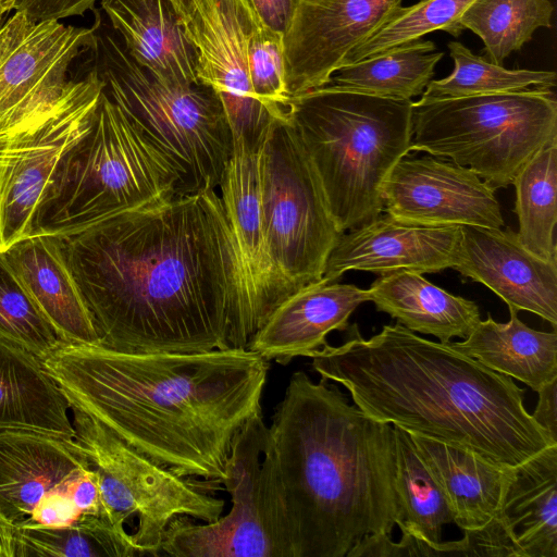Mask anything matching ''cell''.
<instances>
[{
  "label": "cell",
  "instance_id": "8fae6325",
  "mask_svg": "<svg viewBox=\"0 0 557 557\" xmlns=\"http://www.w3.org/2000/svg\"><path fill=\"white\" fill-rule=\"evenodd\" d=\"M262 412L237 434L222 481L232 507L213 522L178 516L168 525L159 556L292 557L284 517L265 450Z\"/></svg>",
  "mask_w": 557,
  "mask_h": 557
},
{
  "label": "cell",
  "instance_id": "ffe728a7",
  "mask_svg": "<svg viewBox=\"0 0 557 557\" xmlns=\"http://www.w3.org/2000/svg\"><path fill=\"white\" fill-rule=\"evenodd\" d=\"M461 226L454 269L490 288L508 308L532 312L557 324V261L527 249L509 227Z\"/></svg>",
  "mask_w": 557,
  "mask_h": 557
},
{
  "label": "cell",
  "instance_id": "74e56055",
  "mask_svg": "<svg viewBox=\"0 0 557 557\" xmlns=\"http://www.w3.org/2000/svg\"><path fill=\"white\" fill-rule=\"evenodd\" d=\"M99 0H15L14 10L33 21H60L83 15Z\"/></svg>",
  "mask_w": 557,
  "mask_h": 557
},
{
  "label": "cell",
  "instance_id": "ab89813d",
  "mask_svg": "<svg viewBox=\"0 0 557 557\" xmlns=\"http://www.w3.org/2000/svg\"><path fill=\"white\" fill-rule=\"evenodd\" d=\"M537 393L539 400L532 417L557 442V379Z\"/></svg>",
  "mask_w": 557,
  "mask_h": 557
},
{
  "label": "cell",
  "instance_id": "ee69618b",
  "mask_svg": "<svg viewBox=\"0 0 557 557\" xmlns=\"http://www.w3.org/2000/svg\"><path fill=\"white\" fill-rule=\"evenodd\" d=\"M10 11L14 10L15 0H0Z\"/></svg>",
  "mask_w": 557,
  "mask_h": 557
},
{
  "label": "cell",
  "instance_id": "7c38bea8",
  "mask_svg": "<svg viewBox=\"0 0 557 557\" xmlns=\"http://www.w3.org/2000/svg\"><path fill=\"white\" fill-rule=\"evenodd\" d=\"M104 88L98 70L69 81L53 109L13 136L0 165V249L33 233L38 205L65 152L88 131Z\"/></svg>",
  "mask_w": 557,
  "mask_h": 557
},
{
  "label": "cell",
  "instance_id": "5b68a950",
  "mask_svg": "<svg viewBox=\"0 0 557 557\" xmlns=\"http://www.w3.org/2000/svg\"><path fill=\"white\" fill-rule=\"evenodd\" d=\"M412 103L330 85L289 99L288 119L343 232L383 212L382 184L410 151Z\"/></svg>",
  "mask_w": 557,
  "mask_h": 557
},
{
  "label": "cell",
  "instance_id": "f6af8a7d",
  "mask_svg": "<svg viewBox=\"0 0 557 557\" xmlns=\"http://www.w3.org/2000/svg\"><path fill=\"white\" fill-rule=\"evenodd\" d=\"M11 11L0 1V14L1 15H7L9 14Z\"/></svg>",
  "mask_w": 557,
  "mask_h": 557
},
{
  "label": "cell",
  "instance_id": "d6986e66",
  "mask_svg": "<svg viewBox=\"0 0 557 557\" xmlns=\"http://www.w3.org/2000/svg\"><path fill=\"white\" fill-rule=\"evenodd\" d=\"M460 243V225H423L381 213L341 235L322 280L335 282L349 270L381 275L396 270L437 273L454 269Z\"/></svg>",
  "mask_w": 557,
  "mask_h": 557
},
{
  "label": "cell",
  "instance_id": "44dd1931",
  "mask_svg": "<svg viewBox=\"0 0 557 557\" xmlns=\"http://www.w3.org/2000/svg\"><path fill=\"white\" fill-rule=\"evenodd\" d=\"M366 301H370L368 289L321 280L286 298L247 348L282 366L297 357L310 358L327 344L329 333L348 329L351 313Z\"/></svg>",
  "mask_w": 557,
  "mask_h": 557
},
{
  "label": "cell",
  "instance_id": "277c9868",
  "mask_svg": "<svg viewBox=\"0 0 557 557\" xmlns=\"http://www.w3.org/2000/svg\"><path fill=\"white\" fill-rule=\"evenodd\" d=\"M326 382L294 372L268 426L292 557H346L401 521L393 425Z\"/></svg>",
  "mask_w": 557,
  "mask_h": 557
},
{
  "label": "cell",
  "instance_id": "484cf974",
  "mask_svg": "<svg viewBox=\"0 0 557 557\" xmlns=\"http://www.w3.org/2000/svg\"><path fill=\"white\" fill-rule=\"evenodd\" d=\"M28 430L71 440V405L42 360L0 335V431Z\"/></svg>",
  "mask_w": 557,
  "mask_h": 557
},
{
  "label": "cell",
  "instance_id": "d4e9b609",
  "mask_svg": "<svg viewBox=\"0 0 557 557\" xmlns=\"http://www.w3.org/2000/svg\"><path fill=\"white\" fill-rule=\"evenodd\" d=\"M440 484L462 531L484 527L497 513L513 468L491 462L459 446L409 433Z\"/></svg>",
  "mask_w": 557,
  "mask_h": 557
},
{
  "label": "cell",
  "instance_id": "836d02e7",
  "mask_svg": "<svg viewBox=\"0 0 557 557\" xmlns=\"http://www.w3.org/2000/svg\"><path fill=\"white\" fill-rule=\"evenodd\" d=\"M454 70L450 75L432 79L421 99L458 98L473 95L556 87L553 71L509 70L480 55L458 41L448 44Z\"/></svg>",
  "mask_w": 557,
  "mask_h": 557
},
{
  "label": "cell",
  "instance_id": "ba28073f",
  "mask_svg": "<svg viewBox=\"0 0 557 557\" xmlns=\"http://www.w3.org/2000/svg\"><path fill=\"white\" fill-rule=\"evenodd\" d=\"M410 151H424L469 168L495 190L557 138L552 89L413 101Z\"/></svg>",
  "mask_w": 557,
  "mask_h": 557
},
{
  "label": "cell",
  "instance_id": "e0dca14e",
  "mask_svg": "<svg viewBox=\"0 0 557 557\" xmlns=\"http://www.w3.org/2000/svg\"><path fill=\"white\" fill-rule=\"evenodd\" d=\"M381 196L383 211L411 223L505 225L493 187L469 168L430 153L399 159L385 177Z\"/></svg>",
  "mask_w": 557,
  "mask_h": 557
},
{
  "label": "cell",
  "instance_id": "b9f144b4",
  "mask_svg": "<svg viewBox=\"0 0 557 557\" xmlns=\"http://www.w3.org/2000/svg\"><path fill=\"white\" fill-rule=\"evenodd\" d=\"M178 14L181 21L185 18L194 9L198 0H169Z\"/></svg>",
  "mask_w": 557,
  "mask_h": 557
},
{
  "label": "cell",
  "instance_id": "60d3db41",
  "mask_svg": "<svg viewBox=\"0 0 557 557\" xmlns=\"http://www.w3.org/2000/svg\"><path fill=\"white\" fill-rule=\"evenodd\" d=\"M0 557H14V529L0 513Z\"/></svg>",
  "mask_w": 557,
  "mask_h": 557
},
{
  "label": "cell",
  "instance_id": "cb8c5ba5",
  "mask_svg": "<svg viewBox=\"0 0 557 557\" xmlns=\"http://www.w3.org/2000/svg\"><path fill=\"white\" fill-rule=\"evenodd\" d=\"M493 520L517 557H557V445L513 468Z\"/></svg>",
  "mask_w": 557,
  "mask_h": 557
},
{
  "label": "cell",
  "instance_id": "bcb514c9",
  "mask_svg": "<svg viewBox=\"0 0 557 557\" xmlns=\"http://www.w3.org/2000/svg\"><path fill=\"white\" fill-rule=\"evenodd\" d=\"M4 16H5V15H1V14H0V25L4 22Z\"/></svg>",
  "mask_w": 557,
  "mask_h": 557
},
{
  "label": "cell",
  "instance_id": "ac0fdd59",
  "mask_svg": "<svg viewBox=\"0 0 557 557\" xmlns=\"http://www.w3.org/2000/svg\"><path fill=\"white\" fill-rule=\"evenodd\" d=\"M261 148L233 140V154L219 186L244 273L245 347L271 313L298 290L276 268L268 247L261 209Z\"/></svg>",
  "mask_w": 557,
  "mask_h": 557
},
{
  "label": "cell",
  "instance_id": "7a4b0ae2",
  "mask_svg": "<svg viewBox=\"0 0 557 557\" xmlns=\"http://www.w3.org/2000/svg\"><path fill=\"white\" fill-rule=\"evenodd\" d=\"M269 363L247 347L141 352L69 343L42 360L71 406L176 474L221 485L237 434L262 412Z\"/></svg>",
  "mask_w": 557,
  "mask_h": 557
},
{
  "label": "cell",
  "instance_id": "4316f807",
  "mask_svg": "<svg viewBox=\"0 0 557 557\" xmlns=\"http://www.w3.org/2000/svg\"><path fill=\"white\" fill-rule=\"evenodd\" d=\"M370 301L406 329L441 343L466 338L480 319L478 305L455 296L411 270L381 274L368 289Z\"/></svg>",
  "mask_w": 557,
  "mask_h": 557
},
{
  "label": "cell",
  "instance_id": "9c48e42d",
  "mask_svg": "<svg viewBox=\"0 0 557 557\" xmlns=\"http://www.w3.org/2000/svg\"><path fill=\"white\" fill-rule=\"evenodd\" d=\"M72 440L95 472L107 508L126 523L145 556H159L163 534L178 516L213 522L225 502L212 495L216 481L185 478L150 459L100 422L71 406Z\"/></svg>",
  "mask_w": 557,
  "mask_h": 557
},
{
  "label": "cell",
  "instance_id": "3957f363",
  "mask_svg": "<svg viewBox=\"0 0 557 557\" xmlns=\"http://www.w3.org/2000/svg\"><path fill=\"white\" fill-rule=\"evenodd\" d=\"M339 346L315 351L312 369L341 384L369 417L408 433L467 448L515 468L557 442L533 419L510 376L450 342L423 338L399 323L363 338L354 324Z\"/></svg>",
  "mask_w": 557,
  "mask_h": 557
},
{
  "label": "cell",
  "instance_id": "603a6c76",
  "mask_svg": "<svg viewBox=\"0 0 557 557\" xmlns=\"http://www.w3.org/2000/svg\"><path fill=\"white\" fill-rule=\"evenodd\" d=\"M126 52L156 76L198 83L197 52L169 0H100Z\"/></svg>",
  "mask_w": 557,
  "mask_h": 557
},
{
  "label": "cell",
  "instance_id": "d6a6232c",
  "mask_svg": "<svg viewBox=\"0 0 557 557\" xmlns=\"http://www.w3.org/2000/svg\"><path fill=\"white\" fill-rule=\"evenodd\" d=\"M553 12L549 0H474L457 25L462 32L470 29L478 35L488 60L503 65L537 28L552 26Z\"/></svg>",
  "mask_w": 557,
  "mask_h": 557
},
{
  "label": "cell",
  "instance_id": "e575fe53",
  "mask_svg": "<svg viewBox=\"0 0 557 557\" xmlns=\"http://www.w3.org/2000/svg\"><path fill=\"white\" fill-rule=\"evenodd\" d=\"M473 1L420 0L411 7H400L393 17L371 38L351 51L344 65L382 53L401 44L420 39L437 29L458 37L462 30L458 27L457 22L462 12Z\"/></svg>",
  "mask_w": 557,
  "mask_h": 557
},
{
  "label": "cell",
  "instance_id": "f35d334b",
  "mask_svg": "<svg viewBox=\"0 0 557 557\" xmlns=\"http://www.w3.org/2000/svg\"><path fill=\"white\" fill-rule=\"evenodd\" d=\"M262 25L281 35L286 34L299 0H247Z\"/></svg>",
  "mask_w": 557,
  "mask_h": 557
},
{
  "label": "cell",
  "instance_id": "4dcf8cb0",
  "mask_svg": "<svg viewBox=\"0 0 557 557\" xmlns=\"http://www.w3.org/2000/svg\"><path fill=\"white\" fill-rule=\"evenodd\" d=\"M136 557L145 556L124 523L85 515L61 528L14 530V557Z\"/></svg>",
  "mask_w": 557,
  "mask_h": 557
},
{
  "label": "cell",
  "instance_id": "4fadbf2b",
  "mask_svg": "<svg viewBox=\"0 0 557 557\" xmlns=\"http://www.w3.org/2000/svg\"><path fill=\"white\" fill-rule=\"evenodd\" d=\"M96 46V27L33 21L15 11L0 25V135L44 119L67 84L73 61Z\"/></svg>",
  "mask_w": 557,
  "mask_h": 557
},
{
  "label": "cell",
  "instance_id": "f546056e",
  "mask_svg": "<svg viewBox=\"0 0 557 557\" xmlns=\"http://www.w3.org/2000/svg\"><path fill=\"white\" fill-rule=\"evenodd\" d=\"M422 38L339 67L327 85L384 98L411 100L432 81L443 52Z\"/></svg>",
  "mask_w": 557,
  "mask_h": 557
},
{
  "label": "cell",
  "instance_id": "f1b7e54d",
  "mask_svg": "<svg viewBox=\"0 0 557 557\" xmlns=\"http://www.w3.org/2000/svg\"><path fill=\"white\" fill-rule=\"evenodd\" d=\"M396 457V491L401 521L398 528L432 546L437 556H467V544L442 542L443 527L454 523L448 502L420 457L410 434L393 425Z\"/></svg>",
  "mask_w": 557,
  "mask_h": 557
},
{
  "label": "cell",
  "instance_id": "9a60e30c",
  "mask_svg": "<svg viewBox=\"0 0 557 557\" xmlns=\"http://www.w3.org/2000/svg\"><path fill=\"white\" fill-rule=\"evenodd\" d=\"M258 17L247 0H198L182 20L197 52L198 82L210 86L225 111L233 140L260 148L275 120L255 96L247 40Z\"/></svg>",
  "mask_w": 557,
  "mask_h": 557
},
{
  "label": "cell",
  "instance_id": "8d00e7d4",
  "mask_svg": "<svg viewBox=\"0 0 557 557\" xmlns=\"http://www.w3.org/2000/svg\"><path fill=\"white\" fill-rule=\"evenodd\" d=\"M282 36L258 20L247 40L248 71L256 98L275 119L287 120L289 97L285 88Z\"/></svg>",
  "mask_w": 557,
  "mask_h": 557
},
{
  "label": "cell",
  "instance_id": "2e32d148",
  "mask_svg": "<svg viewBox=\"0 0 557 557\" xmlns=\"http://www.w3.org/2000/svg\"><path fill=\"white\" fill-rule=\"evenodd\" d=\"M404 0H299L283 36L289 99L326 86L357 47L371 38Z\"/></svg>",
  "mask_w": 557,
  "mask_h": 557
},
{
  "label": "cell",
  "instance_id": "5bb4252c",
  "mask_svg": "<svg viewBox=\"0 0 557 557\" xmlns=\"http://www.w3.org/2000/svg\"><path fill=\"white\" fill-rule=\"evenodd\" d=\"M90 472L72 438L0 431V513L14 530L61 528L84 517L74 497Z\"/></svg>",
  "mask_w": 557,
  "mask_h": 557
},
{
  "label": "cell",
  "instance_id": "7402d4cb",
  "mask_svg": "<svg viewBox=\"0 0 557 557\" xmlns=\"http://www.w3.org/2000/svg\"><path fill=\"white\" fill-rule=\"evenodd\" d=\"M3 256L25 290L62 342L100 345L76 283L52 234L15 240Z\"/></svg>",
  "mask_w": 557,
  "mask_h": 557
},
{
  "label": "cell",
  "instance_id": "d590c367",
  "mask_svg": "<svg viewBox=\"0 0 557 557\" xmlns=\"http://www.w3.org/2000/svg\"><path fill=\"white\" fill-rule=\"evenodd\" d=\"M0 335L44 360L64 342L40 313L0 249Z\"/></svg>",
  "mask_w": 557,
  "mask_h": 557
},
{
  "label": "cell",
  "instance_id": "30bf717a",
  "mask_svg": "<svg viewBox=\"0 0 557 557\" xmlns=\"http://www.w3.org/2000/svg\"><path fill=\"white\" fill-rule=\"evenodd\" d=\"M260 191L274 264L297 289L320 282L329 255L344 232L289 119L275 120L263 143Z\"/></svg>",
  "mask_w": 557,
  "mask_h": 557
},
{
  "label": "cell",
  "instance_id": "6da1fadb",
  "mask_svg": "<svg viewBox=\"0 0 557 557\" xmlns=\"http://www.w3.org/2000/svg\"><path fill=\"white\" fill-rule=\"evenodd\" d=\"M54 236L100 345L141 352L246 348L244 273L215 189Z\"/></svg>",
  "mask_w": 557,
  "mask_h": 557
},
{
  "label": "cell",
  "instance_id": "8992f818",
  "mask_svg": "<svg viewBox=\"0 0 557 557\" xmlns=\"http://www.w3.org/2000/svg\"><path fill=\"white\" fill-rule=\"evenodd\" d=\"M176 183L170 162L103 90L37 207L32 235L76 232L157 203L175 196Z\"/></svg>",
  "mask_w": 557,
  "mask_h": 557
},
{
  "label": "cell",
  "instance_id": "52a82bcc",
  "mask_svg": "<svg viewBox=\"0 0 557 557\" xmlns=\"http://www.w3.org/2000/svg\"><path fill=\"white\" fill-rule=\"evenodd\" d=\"M95 49L104 92L170 162L177 176L175 196L216 189L233 154V136L215 91L200 82L156 76L117 36L97 27Z\"/></svg>",
  "mask_w": 557,
  "mask_h": 557
},
{
  "label": "cell",
  "instance_id": "1f68e13d",
  "mask_svg": "<svg viewBox=\"0 0 557 557\" xmlns=\"http://www.w3.org/2000/svg\"><path fill=\"white\" fill-rule=\"evenodd\" d=\"M521 244L544 260L557 261V138L541 148L512 181Z\"/></svg>",
  "mask_w": 557,
  "mask_h": 557
},
{
  "label": "cell",
  "instance_id": "7bdbcfd3",
  "mask_svg": "<svg viewBox=\"0 0 557 557\" xmlns=\"http://www.w3.org/2000/svg\"><path fill=\"white\" fill-rule=\"evenodd\" d=\"M8 143L9 141L0 140V165H1V161H2L3 154H4L5 150H7Z\"/></svg>",
  "mask_w": 557,
  "mask_h": 557
},
{
  "label": "cell",
  "instance_id": "83f0119b",
  "mask_svg": "<svg viewBox=\"0 0 557 557\" xmlns=\"http://www.w3.org/2000/svg\"><path fill=\"white\" fill-rule=\"evenodd\" d=\"M510 319L499 323L488 314L462 342H450L460 352L487 368L524 383L534 392L557 379V334L536 331L509 309Z\"/></svg>",
  "mask_w": 557,
  "mask_h": 557
}]
</instances>
